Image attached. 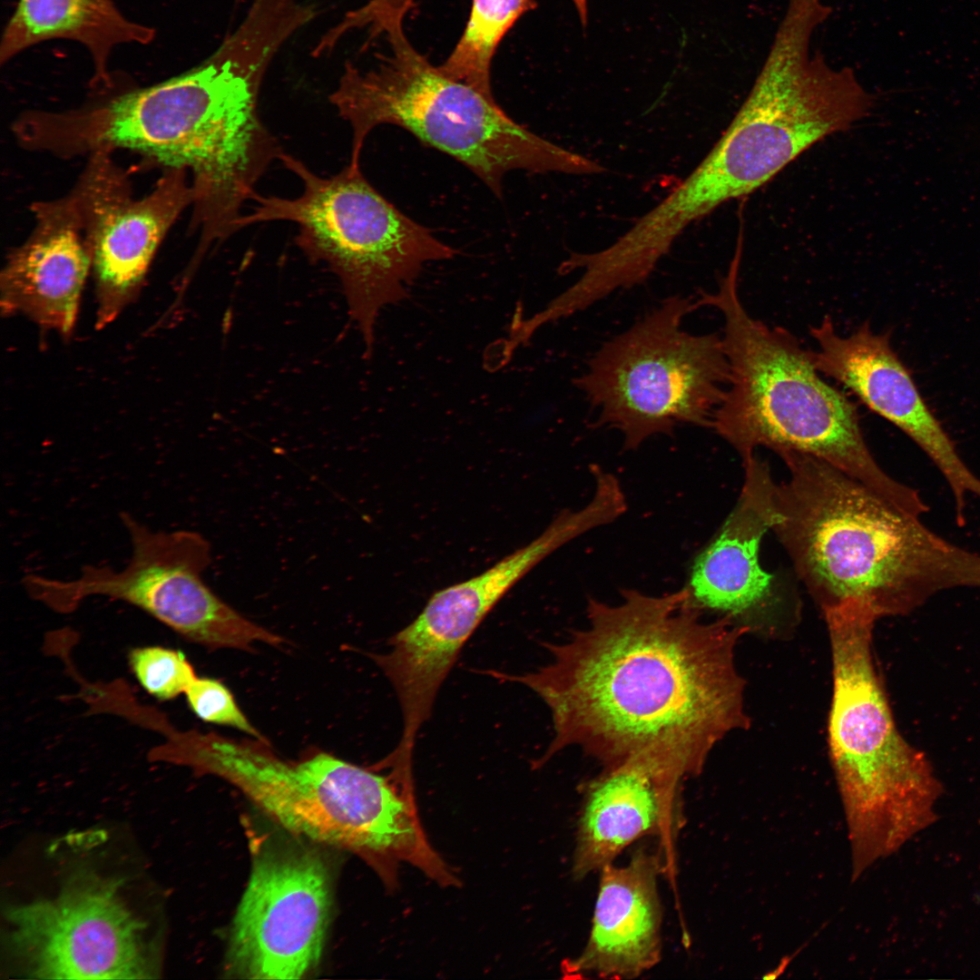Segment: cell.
<instances>
[{
  "label": "cell",
  "instance_id": "7402d4cb",
  "mask_svg": "<svg viewBox=\"0 0 980 980\" xmlns=\"http://www.w3.org/2000/svg\"><path fill=\"white\" fill-rule=\"evenodd\" d=\"M129 662L142 687L153 697L166 701L185 693L197 678L184 654L161 646L132 649Z\"/></svg>",
  "mask_w": 980,
  "mask_h": 980
},
{
  "label": "cell",
  "instance_id": "52a82bcc",
  "mask_svg": "<svg viewBox=\"0 0 980 980\" xmlns=\"http://www.w3.org/2000/svg\"><path fill=\"white\" fill-rule=\"evenodd\" d=\"M387 40L389 52L377 65L361 70L348 64L329 96L352 128L351 166H359L368 133L392 124L463 163L498 197L504 176L514 170L573 175L605 171L520 125L494 96L446 75L405 33Z\"/></svg>",
  "mask_w": 980,
  "mask_h": 980
},
{
  "label": "cell",
  "instance_id": "5bb4252c",
  "mask_svg": "<svg viewBox=\"0 0 980 980\" xmlns=\"http://www.w3.org/2000/svg\"><path fill=\"white\" fill-rule=\"evenodd\" d=\"M739 499L714 538L694 559L685 588L691 603L726 618L747 634L790 638L799 609L779 593L773 575L760 564L762 537L779 521L777 484L769 466L755 454L743 461Z\"/></svg>",
  "mask_w": 980,
  "mask_h": 980
},
{
  "label": "cell",
  "instance_id": "30bf717a",
  "mask_svg": "<svg viewBox=\"0 0 980 980\" xmlns=\"http://www.w3.org/2000/svg\"><path fill=\"white\" fill-rule=\"evenodd\" d=\"M121 518L132 544L131 558L122 569L86 565L71 580L29 573L22 579L28 595L62 613L94 595L123 601L210 649L250 650L257 642L273 646L284 642L206 584L202 573L211 564V552L201 534L152 530L126 513Z\"/></svg>",
  "mask_w": 980,
  "mask_h": 980
},
{
  "label": "cell",
  "instance_id": "cb8c5ba5",
  "mask_svg": "<svg viewBox=\"0 0 980 980\" xmlns=\"http://www.w3.org/2000/svg\"><path fill=\"white\" fill-rule=\"evenodd\" d=\"M416 0H369L362 6L364 18L373 26L388 30L403 26Z\"/></svg>",
  "mask_w": 980,
  "mask_h": 980
},
{
  "label": "cell",
  "instance_id": "9c48e42d",
  "mask_svg": "<svg viewBox=\"0 0 980 980\" xmlns=\"http://www.w3.org/2000/svg\"><path fill=\"white\" fill-rule=\"evenodd\" d=\"M699 309L666 298L624 332L604 342L573 386L596 410L593 426L618 430L625 450L681 424L711 427L730 379L721 336L682 328Z\"/></svg>",
  "mask_w": 980,
  "mask_h": 980
},
{
  "label": "cell",
  "instance_id": "603a6c76",
  "mask_svg": "<svg viewBox=\"0 0 980 980\" xmlns=\"http://www.w3.org/2000/svg\"><path fill=\"white\" fill-rule=\"evenodd\" d=\"M184 694L191 710L202 720L232 727L268 742L238 707L230 690L219 681L197 676Z\"/></svg>",
  "mask_w": 980,
  "mask_h": 980
},
{
  "label": "cell",
  "instance_id": "44dd1931",
  "mask_svg": "<svg viewBox=\"0 0 980 980\" xmlns=\"http://www.w3.org/2000/svg\"><path fill=\"white\" fill-rule=\"evenodd\" d=\"M535 6L534 0H472L464 32L439 69L493 96L490 68L497 46L514 24Z\"/></svg>",
  "mask_w": 980,
  "mask_h": 980
},
{
  "label": "cell",
  "instance_id": "d6986e66",
  "mask_svg": "<svg viewBox=\"0 0 980 980\" xmlns=\"http://www.w3.org/2000/svg\"><path fill=\"white\" fill-rule=\"evenodd\" d=\"M600 871L588 941L565 971L580 977H637L661 958L660 858L641 848L625 866L612 863Z\"/></svg>",
  "mask_w": 980,
  "mask_h": 980
},
{
  "label": "cell",
  "instance_id": "7c38bea8",
  "mask_svg": "<svg viewBox=\"0 0 980 980\" xmlns=\"http://www.w3.org/2000/svg\"><path fill=\"white\" fill-rule=\"evenodd\" d=\"M329 877L309 849L256 857L233 918L226 973L247 979H299L321 957L329 921Z\"/></svg>",
  "mask_w": 980,
  "mask_h": 980
},
{
  "label": "cell",
  "instance_id": "4fadbf2b",
  "mask_svg": "<svg viewBox=\"0 0 980 980\" xmlns=\"http://www.w3.org/2000/svg\"><path fill=\"white\" fill-rule=\"evenodd\" d=\"M566 543L564 529L550 524L480 574L435 593L416 618L390 639L387 653L370 654L398 697L405 743L416 741L442 682L485 617L521 578Z\"/></svg>",
  "mask_w": 980,
  "mask_h": 980
},
{
  "label": "cell",
  "instance_id": "7a4b0ae2",
  "mask_svg": "<svg viewBox=\"0 0 980 980\" xmlns=\"http://www.w3.org/2000/svg\"><path fill=\"white\" fill-rule=\"evenodd\" d=\"M772 531L821 612L861 602L877 619L905 615L936 593L980 589V554L815 456L782 452Z\"/></svg>",
  "mask_w": 980,
  "mask_h": 980
},
{
  "label": "cell",
  "instance_id": "2e32d148",
  "mask_svg": "<svg viewBox=\"0 0 980 980\" xmlns=\"http://www.w3.org/2000/svg\"><path fill=\"white\" fill-rule=\"evenodd\" d=\"M809 333L818 348L812 351L817 369L902 430L926 453L949 485L957 524H965L968 495L980 499V478L964 462L924 400L891 346L890 332L876 333L865 321L850 335L841 336L826 315Z\"/></svg>",
  "mask_w": 980,
  "mask_h": 980
},
{
  "label": "cell",
  "instance_id": "3957f363",
  "mask_svg": "<svg viewBox=\"0 0 980 980\" xmlns=\"http://www.w3.org/2000/svg\"><path fill=\"white\" fill-rule=\"evenodd\" d=\"M740 258L735 251L717 289L701 291L696 300L699 308L717 309L724 322L730 379L712 428L742 461L759 446L778 455L812 456L897 508L920 513L925 502L919 493L880 467L864 438L856 404L821 377L812 351L786 328H770L746 310L738 290Z\"/></svg>",
  "mask_w": 980,
  "mask_h": 980
},
{
  "label": "cell",
  "instance_id": "277c9868",
  "mask_svg": "<svg viewBox=\"0 0 980 980\" xmlns=\"http://www.w3.org/2000/svg\"><path fill=\"white\" fill-rule=\"evenodd\" d=\"M820 0H789L748 97L710 152L653 209L659 226L680 236L692 222L765 185L805 151L870 112L873 96L853 70L811 59L815 28L830 15Z\"/></svg>",
  "mask_w": 980,
  "mask_h": 980
},
{
  "label": "cell",
  "instance_id": "8992f818",
  "mask_svg": "<svg viewBox=\"0 0 980 980\" xmlns=\"http://www.w3.org/2000/svg\"><path fill=\"white\" fill-rule=\"evenodd\" d=\"M822 613L832 662L828 753L857 880L934 821L942 785L897 727L876 667L873 611L849 601Z\"/></svg>",
  "mask_w": 980,
  "mask_h": 980
},
{
  "label": "cell",
  "instance_id": "8fae6325",
  "mask_svg": "<svg viewBox=\"0 0 980 980\" xmlns=\"http://www.w3.org/2000/svg\"><path fill=\"white\" fill-rule=\"evenodd\" d=\"M121 883L79 869L55 897L10 907L12 949L27 972L52 979L151 978L146 924L122 899Z\"/></svg>",
  "mask_w": 980,
  "mask_h": 980
},
{
  "label": "cell",
  "instance_id": "ba28073f",
  "mask_svg": "<svg viewBox=\"0 0 980 980\" xmlns=\"http://www.w3.org/2000/svg\"><path fill=\"white\" fill-rule=\"evenodd\" d=\"M279 160L303 185L294 199L255 193L251 212L239 229L258 222L289 220L298 225L295 241L311 262L326 263L339 279L351 318L371 356L379 311L407 296V286L430 261L453 258L442 242L384 198L360 167L348 165L323 178L282 152Z\"/></svg>",
  "mask_w": 980,
  "mask_h": 980
},
{
  "label": "cell",
  "instance_id": "5b68a950",
  "mask_svg": "<svg viewBox=\"0 0 980 980\" xmlns=\"http://www.w3.org/2000/svg\"><path fill=\"white\" fill-rule=\"evenodd\" d=\"M268 745L178 731L170 756L230 783L291 833L356 853L389 887L397 885L401 863L424 873L438 865L417 814L415 787L327 753L287 761Z\"/></svg>",
  "mask_w": 980,
  "mask_h": 980
},
{
  "label": "cell",
  "instance_id": "9a60e30c",
  "mask_svg": "<svg viewBox=\"0 0 980 980\" xmlns=\"http://www.w3.org/2000/svg\"><path fill=\"white\" fill-rule=\"evenodd\" d=\"M96 151L72 195L80 211L97 296L96 327L111 323L137 295L152 257L181 211L193 203L185 170L169 168L149 195L133 200L122 176Z\"/></svg>",
  "mask_w": 980,
  "mask_h": 980
},
{
  "label": "cell",
  "instance_id": "ffe728a7",
  "mask_svg": "<svg viewBox=\"0 0 980 980\" xmlns=\"http://www.w3.org/2000/svg\"><path fill=\"white\" fill-rule=\"evenodd\" d=\"M155 34L153 28L128 19L113 0H19L2 34L0 63L43 42L70 40L89 52L93 82L108 83L114 48L151 44Z\"/></svg>",
  "mask_w": 980,
  "mask_h": 980
},
{
  "label": "cell",
  "instance_id": "6da1fadb",
  "mask_svg": "<svg viewBox=\"0 0 980 980\" xmlns=\"http://www.w3.org/2000/svg\"><path fill=\"white\" fill-rule=\"evenodd\" d=\"M610 605L590 597L588 625L564 643H545L552 662L511 675L552 714L544 765L574 746L609 768L632 760L681 778L699 775L727 734L750 726L735 662L746 631L726 618L704 621L683 587L662 595L622 589Z\"/></svg>",
  "mask_w": 980,
  "mask_h": 980
},
{
  "label": "cell",
  "instance_id": "e0dca14e",
  "mask_svg": "<svg viewBox=\"0 0 980 980\" xmlns=\"http://www.w3.org/2000/svg\"><path fill=\"white\" fill-rule=\"evenodd\" d=\"M36 226L9 256L0 277V307L68 335L92 267L81 214L73 196L37 204Z\"/></svg>",
  "mask_w": 980,
  "mask_h": 980
},
{
  "label": "cell",
  "instance_id": "ac0fdd59",
  "mask_svg": "<svg viewBox=\"0 0 980 980\" xmlns=\"http://www.w3.org/2000/svg\"><path fill=\"white\" fill-rule=\"evenodd\" d=\"M682 779L645 760L603 768L583 789L573 854L574 878L600 871L643 836L678 828Z\"/></svg>",
  "mask_w": 980,
  "mask_h": 980
},
{
  "label": "cell",
  "instance_id": "d4e9b609",
  "mask_svg": "<svg viewBox=\"0 0 980 980\" xmlns=\"http://www.w3.org/2000/svg\"><path fill=\"white\" fill-rule=\"evenodd\" d=\"M573 2L578 12L583 29L585 30L588 24L587 0H573Z\"/></svg>",
  "mask_w": 980,
  "mask_h": 980
}]
</instances>
